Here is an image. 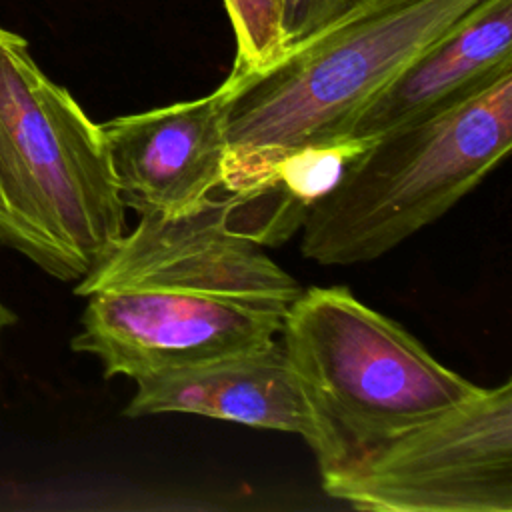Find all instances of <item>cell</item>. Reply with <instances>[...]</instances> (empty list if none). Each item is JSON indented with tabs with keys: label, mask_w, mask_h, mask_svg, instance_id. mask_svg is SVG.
Instances as JSON below:
<instances>
[{
	"label": "cell",
	"mask_w": 512,
	"mask_h": 512,
	"mask_svg": "<svg viewBox=\"0 0 512 512\" xmlns=\"http://www.w3.org/2000/svg\"><path fill=\"white\" fill-rule=\"evenodd\" d=\"M486 0H358L260 72L232 76L220 192L254 188L284 152L348 138L364 106Z\"/></svg>",
	"instance_id": "1"
},
{
	"label": "cell",
	"mask_w": 512,
	"mask_h": 512,
	"mask_svg": "<svg viewBox=\"0 0 512 512\" xmlns=\"http://www.w3.org/2000/svg\"><path fill=\"white\" fill-rule=\"evenodd\" d=\"M124 234L100 124L42 72L26 38L0 26V244L78 282Z\"/></svg>",
	"instance_id": "2"
},
{
	"label": "cell",
	"mask_w": 512,
	"mask_h": 512,
	"mask_svg": "<svg viewBox=\"0 0 512 512\" xmlns=\"http://www.w3.org/2000/svg\"><path fill=\"white\" fill-rule=\"evenodd\" d=\"M512 146V70L444 110L374 138L302 222L304 258L384 256L446 214Z\"/></svg>",
	"instance_id": "3"
},
{
	"label": "cell",
	"mask_w": 512,
	"mask_h": 512,
	"mask_svg": "<svg viewBox=\"0 0 512 512\" xmlns=\"http://www.w3.org/2000/svg\"><path fill=\"white\" fill-rule=\"evenodd\" d=\"M278 334L336 442V468L480 388L346 286L302 290Z\"/></svg>",
	"instance_id": "4"
},
{
	"label": "cell",
	"mask_w": 512,
	"mask_h": 512,
	"mask_svg": "<svg viewBox=\"0 0 512 512\" xmlns=\"http://www.w3.org/2000/svg\"><path fill=\"white\" fill-rule=\"evenodd\" d=\"M374 512H512V382L472 396L320 474Z\"/></svg>",
	"instance_id": "5"
},
{
	"label": "cell",
	"mask_w": 512,
	"mask_h": 512,
	"mask_svg": "<svg viewBox=\"0 0 512 512\" xmlns=\"http://www.w3.org/2000/svg\"><path fill=\"white\" fill-rule=\"evenodd\" d=\"M86 298L82 328L70 346L96 356L104 378L136 380L264 348L278 336L286 314L166 288H114Z\"/></svg>",
	"instance_id": "6"
},
{
	"label": "cell",
	"mask_w": 512,
	"mask_h": 512,
	"mask_svg": "<svg viewBox=\"0 0 512 512\" xmlns=\"http://www.w3.org/2000/svg\"><path fill=\"white\" fill-rule=\"evenodd\" d=\"M228 212V196L216 192L178 216L138 214V224L78 280L74 294L166 288L286 312L304 288L258 242L234 232Z\"/></svg>",
	"instance_id": "7"
},
{
	"label": "cell",
	"mask_w": 512,
	"mask_h": 512,
	"mask_svg": "<svg viewBox=\"0 0 512 512\" xmlns=\"http://www.w3.org/2000/svg\"><path fill=\"white\" fill-rule=\"evenodd\" d=\"M226 80L210 94L100 124L118 194L138 214L178 216L222 190Z\"/></svg>",
	"instance_id": "8"
},
{
	"label": "cell",
	"mask_w": 512,
	"mask_h": 512,
	"mask_svg": "<svg viewBox=\"0 0 512 512\" xmlns=\"http://www.w3.org/2000/svg\"><path fill=\"white\" fill-rule=\"evenodd\" d=\"M128 418L196 414L300 436L320 474L338 466L336 442L280 342L192 366L140 376Z\"/></svg>",
	"instance_id": "9"
},
{
	"label": "cell",
	"mask_w": 512,
	"mask_h": 512,
	"mask_svg": "<svg viewBox=\"0 0 512 512\" xmlns=\"http://www.w3.org/2000/svg\"><path fill=\"white\" fill-rule=\"evenodd\" d=\"M512 70V0H486L414 58L358 114L348 138L374 140L428 118Z\"/></svg>",
	"instance_id": "10"
},
{
	"label": "cell",
	"mask_w": 512,
	"mask_h": 512,
	"mask_svg": "<svg viewBox=\"0 0 512 512\" xmlns=\"http://www.w3.org/2000/svg\"><path fill=\"white\" fill-rule=\"evenodd\" d=\"M222 2L236 38V58L230 72L232 76L260 72L286 52L280 30V0Z\"/></svg>",
	"instance_id": "11"
},
{
	"label": "cell",
	"mask_w": 512,
	"mask_h": 512,
	"mask_svg": "<svg viewBox=\"0 0 512 512\" xmlns=\"http://www.w3.org/2000/svg\"><path fill=\"white\" fill-rule=\"evenodd\" d=\"M358 0H280V30L286 50L326 26Z\"/></svg>",
	"instance_id": "12"
},
{
	"label": "cell",
	"mask_w": 512,
	"mask_h": 512,
	"mask_svg": "<svg viewBox=\"0 0 512 512\" xmlns=\"http://www.w3.org/2000/svg\"><path fill=\"white\" fill-rule=\"evenodd\" d=\"M16 322V314L0 300V342H2V334Z\"/></svg>",
	"instance_id": "13"
}]
</instances>
